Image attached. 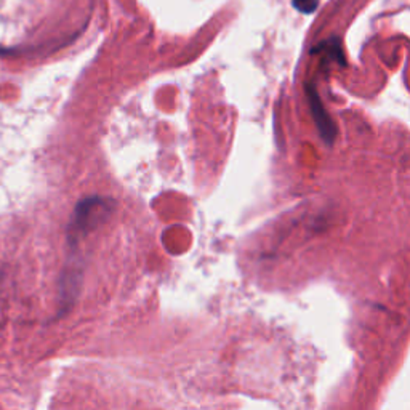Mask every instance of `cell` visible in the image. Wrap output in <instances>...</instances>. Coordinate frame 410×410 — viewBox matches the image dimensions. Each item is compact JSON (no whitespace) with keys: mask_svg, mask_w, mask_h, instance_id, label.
Listing matches in <instances>:
<instances>
[{"mask_svg":"<svg viewBox=\"0 0 410 410\" xmlns=\"http://www.w3.org/2000/svg\"><path fill=\"white\" fill-rule=\"evenodd\" d=\"M112 202L105 197H87L75 207V211L70 220V237H77L83 233H88L96 223H100L109 211H111Z\"/></svg>","mask_w":410,"mask_h":410,"instance_id":"obj_1","label":"cell"},{"mask_svg":"<svg viewBox=\"0 0 410 410\" xmlns=\"http://www.w3.org/2000/svg\"><path fill=\"white\" fill-rule=\"evenodd\" d=\"M308 101H310L312 117H314V120H316L320 138H322L327 144H332L337 137V128H335V125H333L330 115L327 114L317 92L312 87H310V90H308Z\"/></svg>","mask_w":410,"mask_h":410,"instance_id":"obj_2","label":"cell"},{"mask_svg":"<svg viewBox=\"0 0 410 410\" xmlns=\"http://www.w3.org/2000/svg\"><path fill=\"white\" fill-rule=\"evenodd\" d=\"M319 0H293V6L301 13H312L317 9Z\"/></svg>","mask_w":410,"mask_h":410,"instance_id":"obj_3","label":"cell"}]
</instances>
